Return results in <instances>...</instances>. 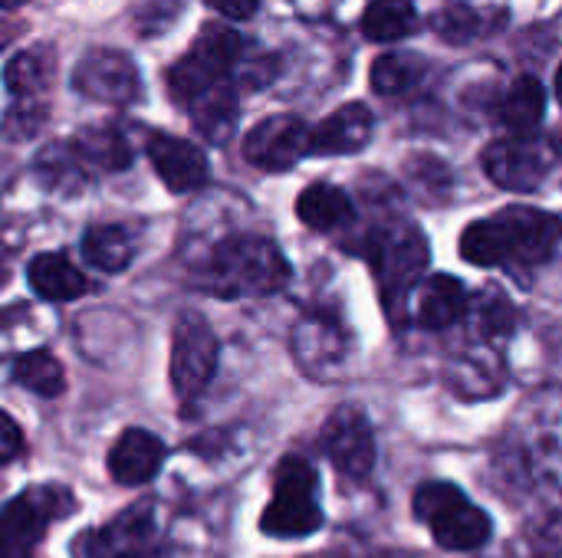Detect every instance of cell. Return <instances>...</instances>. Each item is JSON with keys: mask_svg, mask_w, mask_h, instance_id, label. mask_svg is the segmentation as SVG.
Wrapping results in <instances>:
<instances>
[{"mask_svg": "<svg viewBox=\"0 0 562 558\" xmlns=\"http://www.w3.org/2000/svg\"><path fill=\"white\" fill-rule=\"evenodd\" d=\"M72 510V493L66 487L23 490L0 513V558H33V546L43 539L46 526Z\"/></svg>", "mask_w": 562, "mask_h": 558, "instance_id": "52a82bcc", "label": "cell"}, {"mask_svg": "<svg viewBox=\"0 0 562 558\" xmlns=\"http://www.w3.org/2000/svg\"><path fill=\"white\" fill-rule=\"evenodd\" d=\"M184 109L191 112L194 128L214 145H224L237 128V89L231 82L207 89L204 95L191 99Z\"/></svg>", "mask_w": 562, "mask_h": 558, "instance_id": "44dd1931", "label": "cell"}, {"mask_svg": "<svg viewBox=\"0 0 562 558\" xmlns=\"http://www.w3.org/2000/svg\"><path fill=\"white\" fill-rule=\"evenodd\" d=\"M26 280L33 293H40L49 303H69L79 299L89 289V280L63 257V253H40L30 260Z\"/></svg>", "mask_w": 562, "mask_h": 558, "instance_id": "7402d4cb", "label": "cell"}, {"mask_svg": "<svg viewBox=\"0 0 562 558\" xmlns=\"http://www.w3.org/2000/svg\"><path fill=\"white\" fill-rule=\"evenodd\" d=\"M468 289L461 280L448 273H435L431 280L422 283L418 299H415V319L422 329H448L468 316Z\"/></svg>", "mask_w": 562, "mask_h": 558, "instance_id": "e0dca14e", "label": "cell"}, {"mask_svg": "<svg viewBox=\"0 0 562 558\" xmlns=\"http://www.w3.org/2000/svg\"><path fill=\"white\" fill-rule=\"evenodd\" d=\"M471 309L477 316V335L484 339H501L517 329V309L507 296H501V289H484L477 303H468V312Z\"/></svg>", "mask_w": 562, "mask_h": 558, "instance_id": "83f0119b", "label": "cell"}, {"mask_svg": "<svg viewBox=\"0 0 562 558\" xmlns=\"http://www.w3.org/2000/svg\"><path fill=\"white\" fill-rule=\"evenodd\" d=\"M303 155H310V125L300 115L263 118L244 138V158L263 171H290Z\"/></svg>", "mask_w": 562, "mask_h": 558, "instance_id": "7c38bea8", "label": "cell"}, {"mask_svg": "<svg viewBox=\"0 0 562 558\" xmlns=\"http://www.w3.org/2000/svg\"><path fill=\"white\" fill-rule=\"evenodd\" d=\"M46 122V102L43 99H16V105L3 115V132L10 138H33Z\"/></svg>", "mask_w": 562, "mask_h": 558, "instance_id": "4dcf8cb0", "label": "cell"}, {"mask_svg": "<svg viewBox=\"0 0 562 558\" xmlns=\"http://www.w3.org/2000/svg\"><path fill=\"white\" fill-rule=\"evenodd\" d=\"M560 243L557 214L507 207L491 220H474L461 234V257L474 266H543Z\"/></svg>", "mask_w": 562, "mask_h": 558, "instance_id": "6da1fadb", "label": "cell"}, {"mask_svg": "<svg viewBox=\"0 0 562 558\" xmlns=\"http://www.w3.org/2000/svg\"><path fill=\"white\" fill-rule=\"evenodd\" d=\"M10 375H13V382H16L20 388L33 391V395H40V398H56V395H63V388H66L63 365H59L49 352H43V349L16 355L13 365H10Z\"/></svg>", "mask_w": 562, "mask_h": 558, "instance_id": "484cf974", "label": "cell"}, {"mask_svg": "<svg viewBox=\"0 0 562 558\" xmlns=\"http://www.w3.org/2000/svg\"><path fill=\"white\" fill-rule=\"evenodd\" d=\"M296 217L310 227V230H319V234H329V230H339L346 224H352L356 217V207H352V197L336 187V184H310L300 197H296Z\"/></svg>", "mask_w": 562, "mask_h": 558, "instance_id": "ac0fdd59", "label": "cell"}, {"mask_svg": "<svg viewBox=\"0 0 562 558\" xmlns=\"http://www.w3.org/2000/svg\"><path fill=\"white\" fill-rule=\"evenodd\" d=\"M72 89L82 99L109 102V105H128L142 95V76L122 49L92 46L79 56L72 69Z\"/></svg>", "mask_w": 562, "mask_h": 558, "instance_id": "9c48e42d", "label": "cell"}, {"mask_svg": "<svg viewBox=\"0 0 562 558\" xmlns=\"http://www.w3.org/2000/svg\"><path fill=\"white\" fill-rule=\"evenodd\" d=\"M217 335L204 316L184 312L171 332V385L178 398H198L217 368Z\"/></svg>", "mask_w": 562, "mask_h": 558, "instance_id": "ba28073f", "label": "cell"}, {"mask_svg": "<svg viewBox=\"0 0 562 558\" xmlns=\"http://www.w3.org/2000/svg\"><path fill=\"white\" fill-rule=\"evenodd\" d=\"M323 526L319 477L310 460L286 457L273 474V500L260 516V529L277 539L313 536Z\"/></svg>", "mask_w": 562, "mask_h": 558, "instance_id": "277c9868", "label": "cell"}, {"mask_svg": "<svg viewBox=\"0 0 562 558\" xmlns=\"http://www.w3.org/2000/svg\"><path fill=\"white\" fill-rule=\"evenodd\" d=\"M66 148L82 171L109 174V171H122L132 164V148L115 128H82Z\"/></svg>", "mask_w": 562, "mask_h": 558, "instance_id": "d6986e66", "label": "cell"}, {"mask_svg": "<svg viewBox=\"0 0 562 558\" xmlns=\"http://www.w3.org/2000/svg\"><path fill=\"white\" fill-rule=\"evenodd\" d=\"M366 257L382 286V299L392 316H398V299H405L428 266V240L415 224H382L366 240Z\"/></svg>", "mask_w": 562, "mask_h": 558, "instance_id": "3957f363", "label": "cell"}, {"mask_svg": "<svg viewBox=\"0 0 562 558\" xmlns=\"http://www.w3.org/2000/svg\"><path fill=\"white\" fill-rule=\"evenodd\" d=\"M7 280V260H3V250H0V283Z\"/></svg>", "mask_w": 562, "mask_h": 558, "instance_id": "e575fe53", "label": "cell"}, {"mask_svg": "<svg viewBox=\"0 0 562 558\" xmlns=\"http://www.w3.org/2000/svg\"><path fill=\"white\" fill-rule=\"evenodd\" d=\"M375 118L369 105L349 102L339 105L329 118L310 128V155H356L372 141Z\"/></svg>", "mask_w": 562, "mask_h": 558, "instance_id": "9a60e30c", "label": "cell"}, {"mask_svg": "<svg viewBox=\"0 0 562 558\" xmlns=\"http://www.w3.org/2000/svg\"><path fill=\"white\" fill-rule=\"evenodd\" d=\"M158 553L161 529L148 503L128 506L89 539V558H158Z\"/></svg>", "mask_w": 562, "mask_h": 558, "instance_id": "4fadbf2b", "label": "cell"}, {"mask_svg": "<svg viewBox=\"0 0 562 558\" xmlns=\"http://www.w3.org/2000/svg\"><path fill=\"white\" fill-rule=\"evenodd\" d=\"M161 464H165V444L142 428H128L109 451V474L122 487L148 483L161 470Z\"/></svg>", "mask_w": 562, "mask_h": 558, "instance_id": "2e32d148", "label": "cell"}, {"mask_svg": "<svg viewBox=\"0 0 562 558\" xmlns=\"http://www.w3.org/2000/svg\"><path fill=\"white\" fill-rule=\"evenodd\" d=\"M244 56V36L231 26L207 23L194 46L165 72V86L178 105H188L191 99L204 95L207 89L227 82L231 69Z\"/></svg>", "mask_w": 562, "mask_h": 558, "instance_id": "5b68a950", "label": "cell"}, {"mask_svg": "<svg viewBox=\"0 0 562 558\" xmlns=\"http://www.w3.org/2000/svg\"><path fill=\"white\" fill-rule=\"evenodd\" d=\"M207 3L214 10H221L224 16H231V20H244L260 7V0H207Z\"/></svg>", "mask_w": 562, "mask_h": 558, "instance_id": "d6a6232c", "label": "cell"}, {"mask_svg": "<svg viewBox=\"0 0 562 558\" xmlns=\"http://www.w3.org/2000/svg\"><path fill=\"white\" fill-rule=\"evenodd\" d=\"M184 10V0H135L132 3V30L138 36H158L165 33Z\"/></svg>", "mask_w": 562, "mask_h": 558, "instance_id": "f1b7e54d", "label": "cell"}, {"mask_svg": "<svg viewBox=\"0 0 562 558\" xmlns=\"http://www.w3.org/2000/svg\"><path fill=\"white\" fill-rule=\"evenodd\" d=\"M319 444H323V454L329 457V464L346 480H366L375 467L372 424H369L366 411L356 405H342L326 418Z\"/></svg>", "mask_w": 562, "mask_h": 558, "instance_id": "30bf717a", "label": "cell"}, {"mask_svg": "<svg viewBox=\"0 0 562 558\" xmlns=\"http://www.w3.org/2000/svg\"><path fill=\"white\" fill-rule=\"evenodd\" d=\"M553 148L540 138H501L484 151V171L494 184L507 191H537L553 168Z\"/></svg>", "mask_w": 562, "mask_h": 558, "instance_id": "8fae6325", "label": "cell"}, {"mask_svg": "<svg viewBox=\"0 0 562 558\" xmlns=\"http://www.w3.org/2000/svg\"><path fill=\"white\" fill-rule=\"evenodd\" d=\"M431 26H435V33L441 39H448L454 46H464L481 33V16L471 7H445V10H438L431 16Z\"/></svg>", "mask_w": 562, "mask_h": 558, "instance_id": "f546056e", "label": "cell"}, {"mask_svg": "<svg viewBox=\"0 0 562 558\" xmlns=\"http://www.w3.org/2000/svg\"><path fill=\"white\" fill-rule=\"evenodd\" d=\"M415 516L428 523L435 543L451 553H474L491 539V516L454 483H425L415 493Z\"/></svg>", "mask_w": 562, "mask_h": 558, "instance_id": "8992f818", "label": "cell"}, {"mask_svg": "<svg viewBox=\"0 0 562 558\" xmlns=\"http://www.w3.org/2000/svg\"><path fill=\"white\" fill-rule=\"evenodd\" d=\"M26 0H0V10H16V7H23Z\"/></svg>", "mask_w": 562, "mask_h": 558, "instance_id": "836d02e7", "label": "cell"}, {"mask_svg": "<svg viewBox=\"0 0 562 558\" xmlns=\"http://www.w3.org/2000/svg\"><path fill=\"white\" fill-rule=\"evenodd\" d=\"M543 112H547V89L537 76H520L501 102V122L517 138L533 135L543 122Z\"/></svg>", "mask_w": 562, "mask_h": 558, "instance_id": "603a6c76", "label": "cell"}, {"mask_svg": "<svg viewBox=\"0 0 562 558\" xmlns=\"http://www.w3.org/2000/svg\"><path fill=\"white\" fill-rule=\"evenodd\" d=\"M428 72V62L415 53H385L372 62V89L379 95H402L415 89Z\"/></svg>", "mask_w": 562, "mask_h": 558, "instance_id": "4316f807", "label": "cell"}, {"mask_svg": "<svg viewBox=\"0 0 562 558\" xmlns=\"http://www.w3.org/2000/svg\"><path fill=\"white\" fill-rule=\"evenodd\" d=\"M20 451H23V431H20V424L10 414L0 411V467L16 460Z\"/></svg>", "mask_w": 562, "mask_h": 558, "instance_id": "1f68e13d", "label": "cell"}, {"mask_svg": "<svg viewBox=\"0 0 562 558\" xmlns=\"http://www.w3.org/2000/svg\"><path fill=\"white\" fill-rule=\"evenodd\" d=\"M82 253H86V260L95 270L119 273V270L128 266L135 247H132V240H128V234L122 227H115V224H95L82 237Z\"/></svg>", "mask_w": 562, "mask_h": 558, "instance_id": "d4e9b609", "label": "cell"}, {"mask_svg": "<svg viewBox=\"0 0 562 558\" xmlns=\"http://www.w3.org/2000/svg\"><path fill=\"white\" fill-rule=\"evenodd\" d=\"M418 26V10L412 0H372L362 13V33L375 43H392Z\"/></svg>", "mask_w": 562, "mask_h": 558, "instance_id": "cb8c5ba5", "label": "cell"}, {"mask_svg": "<svg viewBox=\"0 0 562 558\" xmlns=\"http://www.w3.org/2000/svg\"><path fill=\"white\" fill-rule=\"evenodd\" d=\"M148 161H151L155 174L161 178V184L175 194L194 191L211 178L207 155L194 141L178 138V135L155 132L148 138Z\"/></svg>", "mask_w": 562, "mask_h": 558, "instance_id": "5bb4252c", "label": "cell"}, {"mask_svg": "<svg viewBox=\"0 0 562 558\" xmlns=\"http://www.w3.org/2000/svg\"><path fill=\"white\" fill-rule=\"evenodd\" d=\"M290 283V263L283 250L267 237H227L217 243L204 270L198 273V286L207 296L237 299V296H270Z\"/></svg>", "mask_w": 562, "mask_h": 558, "instance_id": "7a4b0ae2", "label": "cell"}, {"mask_svg": "<svg viewBox=\"0 0 562 558\" xmlns=\"http://www.w3.org/2000/svg\"><path fill=\"white\" fill-rule=\"evenodd\" d=\"M56 72V53L53 46L40 43L30 49H20L7 66H3V86L16 99H43Z\"/></svg>", "mask_w": 562, "mask_h": 558, "instance_id": "ffe728a7", "label": "cell"}]
</instances>
